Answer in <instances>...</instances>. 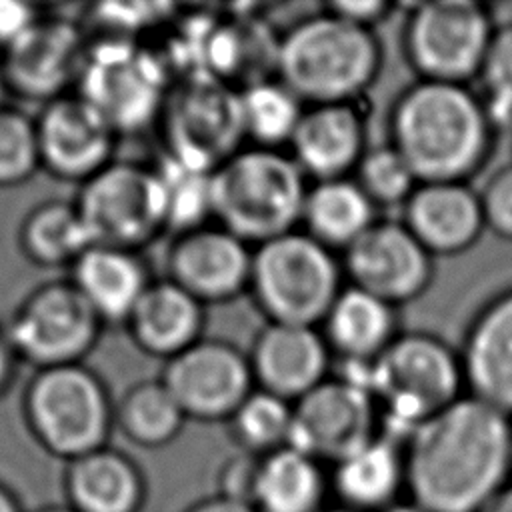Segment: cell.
<instances>
[{"label":"cell","mask_w":512,"mask_h":512,"mask_svg":"<svg viewBox=\"0 0 512 512\" xmlns=\"http://www.w3.org/2000/svg\"><path fill=\"white\" fill-rule=\"evenodd\" d=\"M66 492L74 512H138L146 486L134 460L102 446L68 460Z\"/></svg>","instance_id":"484cf974"},{"label":"cell","mask_w":512,"mask_h":512,"mask_svg":"<svg viewBox=\"0 0 512 512\" xmlns=\"http://www.w3.org/2000/svg\"><path fill=\"white\" fill-rule=\"evenodd\" d=\"M308 186L290 154L242 146L210 174L212 220L254 248L296 230Z\"/></svg>","instance_id":"277c9868"},{"label":"cell","mask_w":512,"mask_h":512,"mask_svg":"<svg viewBox=\"0 0 512 512\" xmlns=\"http://www.w3.org/2000/svg\"><path fill=\"white\" fill-rule=\"evenodd\" d=\"M20 406L30 434L54 456L74 460L108 446L114 400L102 376L84 362L34 370Z\"/></svg>","instance_id":"52a82bcc"},{"label":"cell","mask_w":512,"mask_h":512,"mask_svg":"<svg viewBox=\"0 0 512 512\" xmlns=\"http://www.w3.org/2000/svg\"><path fill=\"white\" fill-rule=\"evenodd\" d=\"M326 10L338 14L340 18L354 22L358 26L370 28L376 26L380 20L386 18V14L392 10V6L388 2H332L328 6H324Z\"/></svg>","instance_id":"ab89813d"},{"label":"cell","mask_w":512,"mask_h":512,"mask_svg":"<svg viewBox=\"0 0 512 512\" xmlns=\"http://www.w3.org/2000/svg\"><path fill=\"white\" fill-rule=\"evenodd\" d=\"M290 156L312 182L352 176L366 152V124L356 102L310 104L290 140Z\"/></svg>","instance_id":"ffe728a7"},{"label":"cell","mask_w":512,"mask_h":512,"mask_svg":"<svg viewBox=\"0 0 512 512\" xmlns=\"http://www.w3.org/2000/svg\"><path fill=\"white\" fill-rule=\"evenodd\" d=\"M330 486L340 506L356 512H382L404 490L402 444L380 434L370 444L332 466Z\"/></svg>","instance_id":"4316f807"},{"label":"cell","mask_w":512,"mask_h":512,"mask_svg":"<svg viewBox=\"0 0 512 512\" xmlns=\"http://www.w3.org/2000/svg\"><path fill=\"white\" fill-rule=\"evenodd\" d=\"M42 512H74L72 508H50V510H42Z\"/></svg>","instance_id":"c3c4849f"},{"label":"cell","mask_w":512,"mask_h":512,"mask_svg":"<svg viewBox=\"0 0 512 512\" xmlns=\"http://www.w3.org/2000/svg\"><path fill=\"white\" fill-rule=\"evenodd\" d=\"M352 178L376 208H402L420 184L400 152L388 142L366 148Z\"/></svg>","instance_id":"e575fe53"},{"label":"cell","mask_w":512,"mask_h":512,"mask_svg":"<svg viewBox=\"0 0 512 512\" xmlns=\"http://www.w3.org/2000/svg\"><path fill=\"white\" fill-rule=\"evenodd\" d=\"M252 246L216 222L176 234L166 254V278L200 304H224L248 292Z\"/></svg>","instance_id":"ac0fdd59"},{"label":"cell","mask_w":512,"mask_h":512,"mask_svg":"<svg viewBox=\"0 0 512 512\" xmlns=\"http://www.w3.org/2000/svg\"><path fill=\"white\" fill-rule=\"evenodd\" d=\"M382 512H426V510H422L418 504H414L412 500H406V502H394L392 506H388L386 510H382Z\"/></svg>","instance_id":"ee69618b"},{"label":"cell","mask_w":512,"mask_h":512,"mask_svg":"<svg viewBox=\"0 0 512 512\" xmlns=\"http://www.w3.org/2000/svg\"><path fill=\"white\" fill-rule=\"evenodd\" d=\"M40 170L34 116L22 108L0 106V188H16Z\"/></svg>","instance_id":"d590c367"},{"label":"cell","mask_w":512,"mask_h":512,"mask_svg":"<svg viewBox=\"0 0 512 512\" xmlns=\"http://www.w3.org/2000/svg\"><path fill=\"white\" fill-rule=\"evenodd\" d=\"M170 84L164 62L130 38L100 36L86 46L74 92L120 134L160 118Z\"/></svg>","instance_id":"ba28073f"},{"label":"cell","mask_w":512,"mask_h":512,"mask_svg":"<svg viewBox=\"0 0 512 512\" xmlns=\"http://www.w3.org/2000/svg\"><path fill=\"white\" fill-rule=\"evenodd\" d=\"M86 46V32L76 20L44 14L28 34L2 52L0 72L8 94L42 106L72 92Z\"/></svg>","instance_id":"e0dca14e"},{"label":"cell","mask_w":512,"mask_h":512,"mask_svg":"<svg viewBox=\"0 0 512 512\" xmlns=\"http://www.w3.org/2000/svg\"><path fill=\"white\" fill-rule=\"evenodd\" d=\"M186 512H256V508L246 500L216 494V496L196 502Z\"/></svg>","instance_id":"b9f144b4"},{"label":"cell","mask_w":512,"mask_h":512,"mask_svg":"<svg viewBox=\"0 0 512 512\" xmlns=\"http://www.w3.org/2000/svg\"><path fill=\"white\" fill-rule=\"evenodd\" d=\"M478 94L494 124L512 122V24L494 28L478 76Z\"/></svg>","instance_id":"8d00e7d4"},{"label":"cell","mask_w":512,"mask_h":512,"mask_svg":"<svg viewBox=\"0 0 512 512\" xmlns=\"http://www.w3.org/2000/svg\"><path fill=\"white\" fill-rule=\"evenodd\" d=\"M184 422V412L160 378L134 382L114 400V426L142 448L170 444Z\"/></svg>","instance_id":"4dcf8cb0"},{"label":"cell","mask_w":512,"mask_h":512,"mask_svg":"<svg viewBox=\"0 0 512 512\" xmlns=\"http://www.w3.org/2000/svg\"><path fill=\"white\" fill-rule=\"evenodd\" d=\"M68 278L104 324H124L154 280L140 252L102 244L88 246Z\"/></svg>","instance_id":"cb8c5ba5"},{"label":"cell","mask_w":512,"mask_h":512,"mask_svg":"<svg viewBox=\"0 0 512 512\" xmlns=\"http://www.w3.org/2000/svg\"><path fill=\"white\" fill-rule=\"evenodd\" d=\"M492 126L468 84L416 80L388 110V144L418 182H466L488 156Z\"/></svg>","instance_id":"7a4b0ae2"},{"label":"cell","mask_w":512,"mask_h":512,"mask_svg":"<svg viewBox=\"0 0 512 512\" xmlns=\"http://www.w3.org/2000/svg\"><path fill=\"white\" fill-rule=\"evenodd\" d=\"M476 512H512V484L502 486Z\"/></svg>","instance_id":"7bdbcfd3"},{"label":"cell","mask_w":512,"mask_h":512,"mask_svg":"<svg viewBox=\"0 0 512 512\" xmlns=\"http://www.w3.org/2000/svg\"><path fill=\"white\" fill-rule=\"evenodd\" d=\"M494 26L472 0L412 4L402 24V52L416 80L468 84L478 76Z\"/></svg>","instance_id":"8fae6325"},{"label":"cell","mask_w":512,"mask_h":512,"mask_svg":"<svg viewBox=\"0 0 512 512\" xmlns=\"http://www.w3.org/2000/svg\"><path fill=\"white\" fill-rule=\"evenodd\" d=\"M274 62L278 80L306 106L358 102L378 80L382 44L374 30L324 8L278 38Z\"/></svg>","instance_id":"3957f363"},{"label":"cell","mask_w":512,"mask_h":512,"mask_svg":"<svg viewBox=\"0 0 512 512\" xmlns=\"http://www.w3.org/2000/svg\"><path fill=\"white\" fill-rule=\"evenodd\" d=\"M470 396L512 416V290L490 300L470 322L460 352Z\"/></svg>","instance_id":"7402d4cb"},{"label":"cell","mask_w":512,"mask_h":512,"mask_svg":"<svg viewBox=\"0 0 512 512\" xmlns=\"http://www.w3.org/2000/svg\"><path fill=\"white\" fill-rule=\"evenodd\" d=\"M340 262L350 286L394 308L422 296L434 278V256L400 220H376Z\"/></svg>","instance_id":"9a60e30c"},{"label":"cell","mask_w":512,"mask_h":512,"mask_svg":"<svg viewBox=\"0 0 512 512\" xmlns=\"http://www.w3.org/2000/svg\"><path fill=\"white\" fill-rule=\"evenodd\" d=\"M74 204L92 244L140 250L166 224V196L156 164L112 160L80 184Z\"/></svg>","instance_id":"9c48e42d"},{"label":"cell","mask_w":512,"mask_h":512,"mask_svg":"<svg viewBox=\"0 0 512 512\" xmlns=\"http://www.w3.org/2000/svg\"><path fill=\"white\" fill-rule=\"evenodd\" d=\"M382 434L378 404L368 390L330 376L292 404L288 446L320 464H338Z\"/></svg>","instance_id":"4fadbf2b"},{"label":"cell","mask_w":512,"mask_h":512,"mask_svg":"<svg viewBox=\"0 0 512 512\" xmlns=\"http://www.w3.org/2000/svg\"><path fill=\"white\" fill-rule=\"evenodd\" d=\"M18 366H20V360L12 348V342L6 334L4 324H0V396H4L12 388Z\"/></svg>","instance_id":"60d3db41"},{"label":"cell","mask_w":512,"mask_h":512,"mask_svg":"<svg viewBox=\"0 0 512 512\" xmlns=\"http://www.w3.org/2000/svg\"><path fill=\"white\" fill-rule=\"evenodd\" d=\"M104 326L70 278L36 284L4 322L20 364L34 370L82 364Z\"/></svg>","instance_id":"30bf717a"},{"label":"cell","mask_w":512,"mask_h":512,"mask_svg":"<svg viewBox=\"0 0 512 512\" xmlns=\"http://www.w3.org/2000/svg\"><path fill=\"white\" fill-rule=\"evenodd\" d=\"M320 332L332 354L358 364L374 362L400 334L396 308L350 284L332 302Z\"/></svg>","instance_id":"d4e9b609"},{"label":"cell","mask_w":512,"mask_h":512,"mask_svg":"<svg viewBox=\"0 0 512 512\" xmlns=\"http://www.w3.org/2000/svg\"><path fill=\"white\" fill-rule=\"evenodd\" d=\"M16 244L24 260L38 268H68L92 246L74 200L48 198L20 220Z\"/></svg>","instance_id":"f546056e"},{"label":"cell","mask_w":512,"mask_h":512,"mask_svg":"<svg viewBox=\"0 0 512 512\" xmlns=\"http://www.w3.org/2000/svg\"><path fill=\"white\" fill-rule=\"evenodd\" d=\"M164 196H166V224L174 234L210 224L212 220V192L210 174L186 166L170 156L156 162Z\"/></svg>","instance_id":"836d02e7"},{"label":"cell","mask_w":512,"mask_h":512,"mask_svg":"<svg viewBox=\"0 0 512 512\" xmlns=\"http://www.w3.org/2000/svg\"><path fill=\"white\" fill-rule=\"evenodd\" d=\"M404 490L426 512H476L508 484L510 418L474 396L420 424L404 442Z\"/></svg>","instance_id":"6da1fadb"},{"label":"cell","mask_w":512,"mask_h":512,"mask_svg":"<svg viewBox=\"0 0 512 512\" xmlns=\"http://www.w3.org/2000/svg\"><path fill=\"white\" fill-rule=\"evenodd\" d=\"M42 16L44 12L36 4L0 0V50L6 52L10 46H14Z\"/></svg>","instance_id":"f35d334b"},{"label":"cell","mask_w":512,"mask_h":512,"mask_svg":"<svg viewBox=\"0 0 512 512\" xmlns=\"http://www.w3.org/2000/svg\"><path fill=\"white\" fill-rule=\"evenodd\" d=\"M206 306L168 278L152 280L124 328L138 350L170 360L204 338Z\"/></svg>","instance_id":"603a6c76"},{"label":"cell","mask_w":512,"mask_h":512,"mask_svg":"<svg viewBox=\"0 0 512 512\" xmlns=\"http://www.w3.org/2000/svg\"><path fill=\"white\" fill-rule=\"evenodd\" d=\"M320 512H356V510H350V508H344V506H336V508H322Z\"/></svg>","instance_id":"7dc6e473"},{"label":"cell","mask_w":512,"mask_h":512,"mask_svg":"<svg viewBox=\"0 0 512 512\" xmlns=\"http://www.w3.org/2000/svg\"><path fill=\"white\" fill-rule=\"evenodd\" d=\"M376 206L352 176L320 180L308 186L302 208V232L332 252H344L374 222Z\"/></svg>","instance_id":"f1b7e54d"},{"label":"cell","mask_w":512,"mask_h":512,"mask_svg":"<svg viewBox=\"0 0 512 512\" xmlns=\"http://www.w3.org/2000/svg\"><path fill=\"white\" fill-rule=\"evenodd\" d=\"M160 380L186 420L228 422L254 390L248 354L220 338H202L166 360Z\"/></svg>","instance_id":"5bb4252c"},{"label":"cell","mask_w":512,"mask_h":512,"mask_svg":"<svg viewBox=\"0 0 512 512\" xmlns=\"http://www.w3.org/2000/svg\"><path fill=\"white\" fill-rule=\"evenodd\" d=\"M6 94H8V88H6V82H4V76H2V72H0V106H4L6 102H4V98H6Z\"/></svg>","instance_id":"bcb514c9"},{"label":"cell","mask_w":512,"mask_h":512,"mask_svg":"<svg viewBox=\"0 0 512 512\" xmlns=\"http://www.w3.org/2000/svg\"><path fill=\"white\" fill-rule=\"evenodd\" d=\"M0 512H18V506H16L12 494L6 492L2 486H0Z\"/></svg>","instance_id":"f6af8a7d"},{"label":"cell","mask_w":512,"mask_h":512,"mask_svg":"<svg viewBox=\"0 0 512 512\" xmlns=\"http://www.w3.org/2000/svg\"><path fill=\"white\" fill-rule=\"evenodd\" d=\"M234 442L250 456H264L288 446L292 404L254 388L228 418Z\"/></svg>","instance_id":"d6a6232c"},{"label":"cell","mask_w":512,"mask_h":512,"mask_svg":"<svg viewBox=\"0 0 512 512\" xmlns=\"http://www.w3.org/2000/svg\"><path fill=\"white\" fill-rule=\"evenodd\" d=\"M158 120L166 156L198 170L212 172L246 142L238 90L212 76L170 86Z\"/></svg>","instance_id":"7c38bea8"},{"label":"cell","mask_w":512,"mask_h":512,"mask_svg":"<svg viewBox=\"0 0 512 512\" xmlns=\"http://www.w3.org/2000/svg\"><path fill=\"white\" fill-rule=\"evenodd\" d=\"M462 384L460 354L422 330L400 332L368 366V392L378 404L382 434L400 444L456 402Z\"/></svg>","instance_id":"5b68a950"},{"label":"cell","mask_w":512,"mask_h":512,"mask_svg":"<svg viewBox=\"0 0 512 512\" xmlns=\"http://www.w3.org/2000/svg\"><path fill=\"white\" fill-rule=\"evenodd\" d=\"M240 118L250 146H288L306 104L278 78L250 80L238 90Z\"/></svg>","instance_id":"1f68e13d"},{"label":"cell","mask_w":512,"mask_h":512,"mask_svg":"<svg viewBox=\"0 0 512 512\" xmlns=\"http://www.w3.org/2000/svg\"><path fill=\"white\" fill-rule=\"evenodd\" d=\"M40 170L78 186L114 160L118 132L74 90L34 114Z\"/></svg>","instance_id":"2e32d148"},{"label":"cell","mask_w":512,"mask_h":512,"mask_svg":"<svg viewBox=\"0 0 512 512\" xmlns=\"http://www.w3.org/2000/svg\"><path fill=\"white\" fill-rule=\"evenodd\" d=\"M400 222L434 258L468 250L484 230L480 198L466 182H420Z\"/></svg>","instance_id":"44dd1931"},{"label":"cell","mask_w":512,"mask_h":512,"mask_svg":"<svg viewBox=\"0 0 512 512\" xmlns=\"http://www.w3.org/2000/svg\"><path fill=\"white\" fill-rule=\"evenodd\" d=\"M246 354L254 388L290 404L330 378L332 352L316 326L266 322Z\"/></svg>","instance_id":"d6986e66"},{"label":"cell","mask_w":512,"mask_h":512,"mask_svg":"<svg viewBox=\"0 0 512 512\" xmlns=\"http://www.w3.org/2000/svg\"><path fill=\"white\" fill-rule=\"evenodd\" d=\"M484 226L512 238V166L496 172L478 194Z\"/></svg>","instance_id":"74e56055"},{"label":"cell","mask_w":512,"mask_h":512,"mask_svg":"<svg viewBox=\"0 0 512 512\" xmlns=\"http://www.w3.org/2000/svg\"><path fill=\"white\" fill-rule=\"evenodd\" d=\"M336 252L302 230H292L252 248L248 294L274 324L320 326L344 288Z\"/></svg>","instance_id":"8992f818"},{"label":"cell","mask_w":512,"mask_h":512,"mask_svg":"<svg viewBox=\"0 0 512 512\" xmlns=\"http://www.w3.org/2000/svg\"><path fill=\"white\" fill-rule=\"evenodd\" d=\"M326 488L324 464L282 446L256 458L250 504L256 512H320Z\"/></svg>","instance_id":"83f0119b"}]
</instances>
